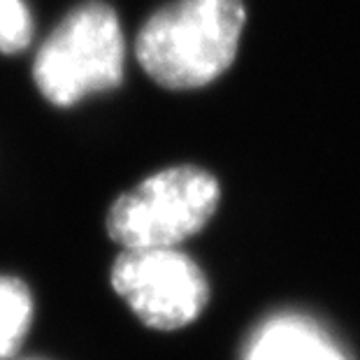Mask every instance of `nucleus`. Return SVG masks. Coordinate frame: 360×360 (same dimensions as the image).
Listing matches in <instances>:
<instances>
[{
  "instance_id": "obj_7",
  "label": "nucleus",
  "mask_w": 360,
  "mask_h": 360,
  "mask_svg": "<svg viewBox=\"0 0 360 360\" xmlns=\"http://www.w3.org/2000/svg\"><path fill=\"white\" fill-rule=\"evenodd\" d=\"M33 37V19L24 0H0V51H24Z\"/></svg>"
},
{
  "instance_id": "obj_6",
  "label": "nucleus",
  "mask_w": 360,
  "mask_h": 360,
  "mask_svg": "<svg viewBox=\"0 0 360 360\" xmlns=\"http://www.w3.org/2000/svg\"><path fill=\"white\" fill-rule=\"evenodd\" d=\"M33 300L28 288L14 277H0V358L12 356L28 333Z\"/></svg>"
},
{
  "instance_id": "obj_2",
  "label": "nucleus",
  "mask_w": 360,
  "mask_h": 360,
  "mask_svg": "<svg viewBox=\"0 0 360 360\" xmlns=\"http://www.w3.org/2000/svg\"><path fill=\"white\" fill-rule=\"evenodd\" d=\"M126 44L117 12L91 0L53 28L37 49L33 79L40 94L58 107L117 89L124 79Z\"/></svg>"
},
{
  "instance_id": "obj_5",
  "label": "nucleus",
  "mask_w": 360,
  "mask_h": 360,
  "mask_svg": "<svg viewBox=\"0 0 360 360\" xmlns=\"http://www.w3.org/2000/svg\"><path fill=\"white\" fill-rule=\"evenodd\" d=\"M244 360H349L323 328L295 314L263 323L251 337Z\"/></svg>"
},
{
  "instance_id": "obj_4",
  "label": "nucleus",
  "mask_w": 360,
  "mask_h": 360,
  "mask_svg": "<svg viewBox=\"0 0 360 360\" xmlns=\"http://www.w3.org/2000/svg\"><path fill=\"white\" fill-rule=\"evenodd\" d=\"M112 286L156 330L188 326L210 300L202 270L177 247L124 249L114 260Z\"/></svg>"
},
{
  "instance_id": "obj_3",
  "label": "nucleus",
  "mask_w": 360,
  "mask_h": 360,
  "mask_svg": "<svg viewBox=\"0 0 360 360\" xmlns=\"http://www.w3.org/2000/svg\"><path fill=\"white\" fill-rule=\"evenodd\" d=\"M221 200L219 179L198 165H174L119 195L107 233L124 249H170L210 224Z\"/></svg>"
},
{
  "instance_id": "obj_1",
  "label": "nucleus",
  "mask_w": 360,
  "mask_h": 360,
  "mask_svg": "<svg viewBox=\"0 0 360 360\" xmlns=\"http://www.w3.org/2000/svg\"><path fill=\"white\" fill-rule=\"evenodd\" d=\"M244 24L242 0H174L142 26L137 60L165 89L207 86L233 65Z\"/></svg>"
}]
</instances>
